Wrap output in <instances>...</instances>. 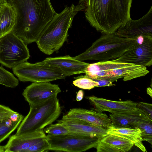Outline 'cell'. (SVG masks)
Returning <instances> with one entry per match:
<instances>
[{
	"label": "cell",
	"instance_id": "9",
	"mask_svg": "<svg viewBox=\"0 0 152 152\" xmlns=\"http://www.w3.org/2000/svg\"><path fill=\"white\" fill-rule=\"evenodd\" d=\"M149 72L146 67L130 63L121 67L86 74V76L93 79H106L113 82L123 78L127 81L145 76Z\"/></svg>",
	"mask_w": 152,
	"mask_h": 152
},
{
	"label": "cell",
	"instance_id": "10",
	"mask_svg": "<svg viewBox=\"0 0 152 152\" xmlns=\"http://www.w3.org/2000/svg\"><path fill=\"white\" fill-rule=\"evenodd\" d=\"M115 60L119 62L141 65L152 64V36H147L141 43L136 44Z\"/></svg>",
	"mask_w": 152,
	"mask_h": 152
},
{
	"label": "cell",
	"instance_id": "24",
	"mask_svg": "<svg viewBox=\"0 0 152 152\" xmlns=\"http://www.w3.org/2000/svg\"><path fill=\"white\" fill-rule=\"evenodd\" d=\"M44 131L48 134L53 135H59L71 134L67 127L62 123L58 121L57 123L51 124L44 129Z\"/></svg>",
	"mask_w": 152,
	"mask_h": 152
},
{
	"label": "cell",
	"instance_id": "35",
	"mask_svg": "<svg viewBox=\"0 0 152 152\" xmlns=\"http://www.w3.org/2000/svg\"><path fill=\"white\" fill-rule=\"evenodd\" d=\"M0 152H5L4 145L1 146L0 145Z\"/></svg>",
	"mask_w": 152,
	"mask_h": 152
},
{
	"label": "cell",
	"instance_id": "23",
	"mask_svg": "<svg viewBox=\"0 0 152 152\" xmlns=\"http://www.w3.org/2000/svg\"><path fill=\"white\" fill-rule=\"evenodd\" d=\"M0 84L11 88H15L19 84V81L14 75L0 66Z\"/></svg>",
	"mask_w": 152,
	"mask_h": 152
},
{
	"label": "cell",
	"instance_id": "22",
	"mask_svg": "<svg viewBox=\"0 0 152 152\" xmlns=\"http://www.w3.org/2000/svg\"><path fill=\"white\" fill-rule=\"evenodd\" d=\"M100 141L117 149L121 152H128L134 145L132 142L126 139L110 134L104 136Z\"/></svg>",
	"mask_w": 152,
	"mask_h": 152
},
{
	"label": "cell",
	"instance_id": "13",
	"mask_svg": "<svg viewBox=\"0 0 152 152\" xmlns=\"http://www.w3.org/2000/svg\"><path fill=\"white\" fill-rule=\"evenodd\" d=\"M61 119L81 120L107 129L112 125L110 119L106 114L96 110L72 108Z\"/></svg>",
	"mask_w": 152,
	"mask_h": 152
},
{
	"label": "cell",
	"instance_id": "5",
	"mask_svg": "<svg viewBox=\"0 0 152 152\" xmlns=\"http://www.w3.org/2000/svg\"><path fill=\"white\" fill-rule=\"evenodd\" d=\"M30 107L28 113L17 128L16 135L44 131L45 128L52 124L61 113L57 95Z\"/></svg>",
	"mask_w": 152,
	"mask_h": 152
},
{
	"label": "cell",
	"instance_id": "26",
	"mask_svg": "<svg viewBox=\"0 0 152 152\" xmlns=\"http://www.w3.org/2000/svg\"><path fill=\"white\" fill-rule=\"evenodd\" d=\"M141 131L142 141H147L152 144V121L145 122L141 123L138 126Z\"/></svg>",
	"mask_w": 152,
	"mask_h": 152
},
{
	"label": "cell",
	"instance_id": "34",
	"mask_svg": "<svg viewBox=\"0 0 152 152\" xmlns=\"http://www.w3.org/2000/svg\"><path fill=\"white\" fill-rule=\"evenodd\" d=\"M7 3V0H0V8Z\"/></svg>",
	"mask_w": 152,
	"mask_h": 152
},
{
	"label": "cell",
	"instance_id": "29",
	"mask_svg": "<svg viewBox=\"0 0 152 152\" xmlns=\"http://www.w3.org/2000/svg\"><path fill=\"white\" fill-rule=\"evenodd\" d=\"M16 113L8 107L0 104V121L8 119Z\"/></svg>",
	"mask_w": 152,
	"mask_h": 152
},
{
	"label": "cell",
	"instance_id": "12",
	"mask_svg": "<svg viewBox=\"0 0 152 152\" xmlns=\"http://www.w3.org/2000/svg\"><path fill=\"white\" fill-rule=\"evenodd\" d=\"M61 92L58 85L49 82H34L24 90L22 95L31 106L57 95Z\"/></svg>",
	"mask_w": 152,
	"mask_h": 152
},
{
	"label": "cell",
	"instance_id": "14",
	"mask_svg": "<svg viewBox=\"0 0 152 152\" xmlns=\"http://www.w3.org/2000/svg\"><path fill=\"white\" fill-rule=\"evenodd\" d=\"M45 64L58 68L66 75L85 73L89 64L76 59L69 55L56 57H48L43 61Z\"/></svg>",
	"mask_w": 152,
	"mask_h": 152
},
{
	"label": "cell",
	"instance_id": "7",
	"mask_svg": "<svg viewBox=\"0 0 152 152\" xmlns=\"http://www.w3.org/2000/svg\"><path fill=\"white\" fill-rule=\"evenodd\" d=\"M30 57L27 45L12 31L0 38V63L10 68L24 62Z\"/></svg>",
	"mask_w": 152,
	"mask_h": 152
},
{
	"label": "cell",
	"instance_id": "4",
	"mask_svg": "<svg viewBox=\"0 0 152 152\" xmlns=\"http://www.w3.org/2000/svg\"><path fill=\"white\" fill-rule=\"evenodd\" d=\"M136 39L122 38L115 33L103 34L85 52L73 57L81 61L115 59L136 44Z\"/></svg>",
	"mask_w": 152,
	"mask_h": 152
},
{
	"label": "cell",
	"instance_id": "8",
	"mask_svg": "<svg viewBox=\"0 0 152 152\" xmlns=\"http://www.w3.org/2000/svg\"><path fill=\"white\" fill-rule=\"evenodd\" d=\"M49 150L68 152H81L96 148L101 139L96 137L78 133L59 135L48 134Z\"/></svg>",
	"mask_w": 152,
	"mask_h": 152
},
{
	"label": "cell",
	"instance_id": "2",
	"mask_svg": "<svg viewBox=\"0 0 152 152\" xmlns=\"http://www.w3.org/2000/svg\"><path fill=\"white\" fill-rule=\"evenodd\" d=\"M132 0H79L87 20L102 34H114L131 19Z\"/></svg>",
	"mask_w": 152,
	"mask_h": 152
},
{
	"label": "cell",
	"instance_id": "21",
	"mask_svg": "<svg viewBox=\"0 0 152 152\" xmlns=\"http://www.w3.org/2000/svg\"><path fill=\"white\" fill-rule=\"evenodd\" d=\"M23 118L22 115L16 112L9 118L0 121V143L18 127Z\"/></svg>",
	"mask_w": 152,
	"mask_h": 152
},
{
	"label": "cell",
	"instance_id": "31",
	"mask_svg": "<svg viewBox=\"0 0 152 152\" xmlns=\"http://www.w3.org/2000/svg\"><path fill=\"white\" fill-rule=\"evenodd\" d=\"M94 80L97 82L99 83L98 87L104 86H111L113 85L112 81L106 79H93Z\"/></svg>",
	"mask_w": 152,
	"mask_h": 152
},
{
	"label": "cell",
	"instance_id": "28",
	"mask_svg": "<svg viewBox=\"0 0 152 152\" xmlns=\"http://www.w3.org/2000/svg\"><path fill=\"white\" fill-rule=\"evenodd\" d=\"M96 148L97 152H121L117 149L100 140Z\"/></svg>",
	"mask_w": 152,
	"mask_h": 152
},
{
	"label": "cell",
	"instance_id": "16",
	"mask_svg": "<svg viewBox=\"0 0 152 152\" xmlns=\"http://www.w3.org/2000/svg\"><path fill=\"white\" fill-rule=\"evenodd\" d=\"M96 108L97 110L107 111L114 114L132 111L136 110L137 103L130 100L117 101L91 96L86 97Z\"/></svg>",
	"mask_w": 152,
	"mask_h": 152
},
{
	"label": "cell",
	"instance_id": "30",
	"mask_svg": "<svg viewBox=\"0 0 152 152\" xmlns=\"http://www.w3.org/2000/svg\"><path fill=\"white\" fill-rule=\"evenodd\" d=\"M137 106L152 120V105L144 102L137 103Z\"/></svg>",
	"mask_w": 152,
	"mask_h": 152
},
{
	"label": "cell",
	"instance_id": "1",
	"mask_svg": "<svg viewBox=\"0 0 152 152\" xmlns=\"http://www.w3.org/2000/svg\"><path fill=\"white\" fill-rule=\"evenodd\" d=\"M15 10L12 31L26 45L36 42L56 13L50 0H7Z\"/></svg>",
	"mask_w": 152,
	"mask_h": 152
},
{
	"label": "cell",
	"instance_id": "27",
	"mask_svg": "<svg viewBox=\"0 0 152 152\" xmlns=\"http://www.w3.org/2000/svg\"><path fill=\"white\" fill-rule=\"evenodd\" d=\"M50 145L46 137L38 142L27 151L26 152H43L49 150Z\"/></svg>",
	"mask_w": 152,
	"mask_h": 152
},
{
	"label": "cell",
	"instance_id": "25",
	"mask_svg": "<svg viewBox=\"0 0 152 152\" xmlns=\"http://www.w3.org/2000/svg\"><path fill=\"white\" fill-rule=\"evenodd\" d=\"M74 78L75 80L73 82L74 85L83 89L90 90L98 87L99 85L97 82L85 75H80Z\"/></svg>",
	"mask_w": 152,
	"mask_h": 152
},
{
	"label": "cell",
	"instance_id": "3",
	"mask_svg": "<svg viewBox=\"0 0 152 152\" xmlns=\"http://www.w3.org/2000/svg\"><path fill=\"white\" fill-rule=\"evenodd\" d=\"M82 10L80 5L72 4L70 6H66L60 13H56L36 42L40 50L48 55L57 51L67 39L74 17L79 11Z\"/></svg>",
	"mask_w": 152,
	"mask_h": 152
},
{
	"label": "cell",
	"instance_id": "20",
	"mask_svg": "<svg viewBox=\"0 0 152 152\" xmlns=\"http://www.w3.org/2000/svg\"><path fill=\"white\" fill-rule=\"evenodd\" d=\"M16 20L15 10L7 3L0 8V38L12 31Z\"/></svg>",
	"mask_w": 152,
	"mask_h": 152
},
{
	"label": "cell",
	"instance_id": "19",
	"mask_svg": "<svg viewBox=\"0 0 152 152\" xmlns=\"http://www.w3.org/2000/svg\"><path fill=\"white\" fill-rule=\"evenodd\" d=\"M107 134L121 137L132 142L134 145L144 152H146L143 145L141 136V131L138 127L130 128L118 127L112 124L107 129Z\"/></svg>",
	"mask_w": 152,
	"mask_h": 152
},
{
	"label": "cell",
	"instance_id": "33",
	"mask_svg": "<svg viewBox=\"0 0 152 152\" xmlns=\"http://www.w3.org/2000/svg\"><path fill=\"white\" fill-rule=\"evenodd\" d=\"M147 93L151 96V97H152V91L151 88L150 87L147 88Z\"/></svg>",
	"mask_w": 152,
	"mask_h": 152
},
{
	"label": "cell",
	"instance_id": "18",
	"mask_svg": "<svg viewBox=\"0 0 152 152\" xmlns=\"http://www.w3.org/2000/svg\"><path fill=\"white\" fill-rule=\"evenodd\" d=\"M58 121L64 124L72 132L96 137L101 140L107 134V129L82 121L61 119Z\"/></svg>",
	"mask_w": 152,
	"mask_h": 152
},
{
	"label": "cell",
	"instance_id": "11",
	"mask_svg": "<svg viewBox=\"0 0 152 152\" xmlns=\"http://www.w3.org/2000/svg\"><path fill=\"white\" fill-rule=\"evenodd\" d=\"M123 38L136 39L140 35L152 36V6L148 12L140 19H132L115 33Z\"/></svg>",
	"mask_w": 152,
	"mask_h": 152
},
{
	"label": "cell",
	"instance_id": "32",
	"mask_svg": "<svg viewBox=\"0 0 152 152\" xmlns=\"http://www.w3.org/2000/svg\"><path fill=\"white\" fill-rule=\"evenodd\" d=\"M84 92L82 90H80L77 93L76 97V100L77 101H80L83 99Z\"/></svg>",
	"mask_w": 152,
	"mask_h": 152
},
{
	"label": "cell",
	"instance_id": "17",
	"mask_svg": "<svg viewBox=\"0 0 152 152\" xmlns=\"http://www.w3.org/2000/svg\"><path fill=\"white\" fill-rule=\"evenodd\" d=\"M109 116L112 124L118 127L135 128H138L142 123L152 121V120L138 107L134 111L111 114Z\"/></svg>",
	"mask_w": 152,
	"mask_h": 152
},
{
	"label": "cell",
	"instance_id": "15",
	"mask_svg": "<svg viewBox=\"0 0 152 152\" xmlns=\"http://www.w3.org/2000/svg\"><path fill=\"white\" fill-rule=\"evenodd\" d=\"M46 136L44 131L20 135L15 134L10 137L4 145L5 152H26L30 147Z\"/></svg>",
	"mask_w": 152,
	"mask_h": 152
},
{
	"label": "cell",
	"instance_id": "6",
	"mask_svg": "<svg viewBox=\"0 0 152 152\" xmlns=\"http://www.w3.org/2000/svg\"><path fill=\"white\" fill-rule=\"evenodd\" d=\"M12 70L19 80L22 82H49L67 76L59 69L45 64L43 61L34 64L24 62Z\"/></svg>",
	"mask_w": 152,
	"mask_h": 152
}]
</instances>
